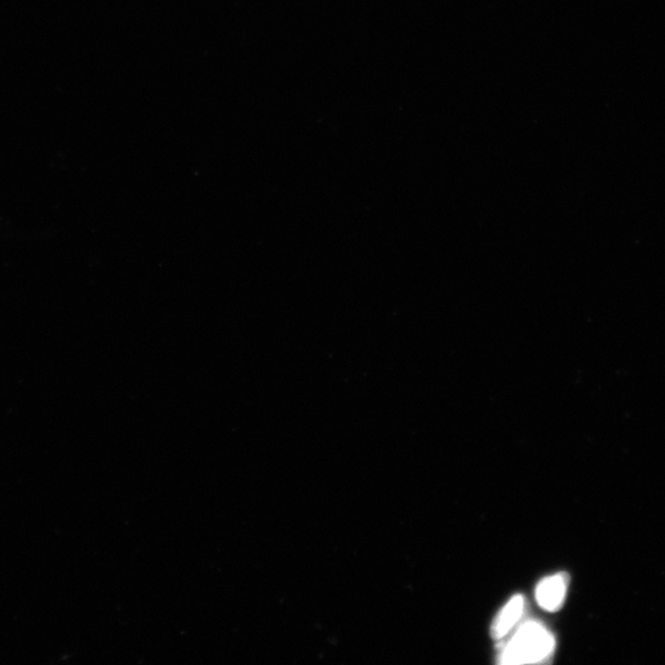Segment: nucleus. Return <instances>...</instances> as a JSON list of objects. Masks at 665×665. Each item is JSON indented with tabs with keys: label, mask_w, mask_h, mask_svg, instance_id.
I'll use <instances>...</instances> for the list:
<instances>
[{
	"label": "nucleus",
	"mask_w": 665,
	"mask_h": 665,
	"mask_svg": "<svg viewBox=\"0 0 665 665\" xmlns=\"http://www.w3.org/2000/svg\"><path fill=\"white\" fill-rule=\"evenodd\" d=\"M555 638L543 625L529 621L520 627L501 651V664L541 663L554 653Z\"/></svg>",
	"instance_id": "1"
},
{
	"label": "nucleus",
	"mask_w": 665,
	"mask_h": 665,
	"mask_svg": "<svg viewBox=\"0 0 665 665\" xmlns=\"http://www.w3.org/2000/svg\"><path fill=\"white\" fill-rule=\"evenodd\" d=\"M569 578L566 573L551 576L536 588V601L546 612H557L564 606Z\"/></svg>",
	"instance_id": "2"
},
{
	"label": "nucleus",
	"mask_w": 665,
	"mask_h": 665,
	"mask_svg": "<svg viewBox=\"0 0 665 665\" xmlns=\"http://www.w3.org/2000/svg\"><path fill=\"white\" fill-rule=\"evenodd\" d=\"M524 596L516 595L510 598L492 624L491 634L494 640L506 638L512 627L520 620L522 613H524Z\"/></svg>",
	"instance_id": "3"
}]
</instances>
